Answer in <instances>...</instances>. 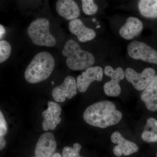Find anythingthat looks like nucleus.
I'll use <instances>...</instances> for the list:
<instances>
[{
    "label": "nucleus",
    "instance_id": "obj_13",
    "mask_svg": "<svg viewBox=\"0 0 157 157\" xmlns=\"http://www.w3.org/2000/svg\"><path fill=\"white\" fill-rule=\"evenodd\" d=\"M143 29V23L140 19L134 16H130L120 29L119 33L123 39L132 40L140 35Z\"/></svg>",
    "mask_w": 157,
    "mask_h": 157
},
{
    "label": "nucleus",
    "instance_id": "obj_20",
    "mask_svg": "<svg viewBox=\"0 0 157 157\" xmlns=\"http://www.w3.org/2000/svg\"><path fill=\"white\" fill-rule=\"evenodd\" d=\"M11 47L9 42L5 40L0 41V63L8 59L11 55Z\"/></svg>",
    "mask_w": 157,
    "mask_h": 157
},
{
    "label": "nucleus",
    "instance_id": "obj_8",
    "mask_svg": "<svg viewBox=\"0 0 157 157\" xmlns=\"http://www.w3.org/2000/svg\"><path fill=\"white\" fill-rule=\"evenodd\" d=\"M77 86L75 78L68 76L61 84L53 89L52 97L57 102H63L66 98L71 99L77 94Z\"/></svg>",
    "mask_w": 157,
    "mask_h": 157
},
{
    "label": "nucleus",
    "instance_id": "obj_25",
    "mask_svg": "<svg viewBox=\"0 0 157 157\" xmlns=\"http://www.w3.org/2000/svg\"><path fill=\"white\" fill-rule=\"evenodd\" d=\"M6 29L2 24L0 25V38L2 39L3 35L6 33Z\"/></svg>",
    "mask_w": 157,
    "mask_h": 157
},
{
    "label": "nucleus",
    "instance_id": "obj_12",
    "mask_svg": "<svg viewBox=\"0 0 157 157\" xmlns=\"http://www.w3.org/2000/svg\"><path fill=\"white\" fill-rule=\"evenodd\" d=\"M57 142L54 136L51 132H45L40 137L35 147L36 157H52L55 153Z\"/></svg>",
    "mask_w": 157,
    "mask_h": 157
},
{
    "label": "nucleus",
    "instance_id": "obj_27",
    "mask_svg": "<svg viewBox=\"0 0 157 157\" xmlns=\"http://www.w3.org/2000/svg\"><path fill=\"white\" fill-rule=\"evenodd\" d=\"M54 82L53 81H52V84L54 85Z\"/></svg>",
    "mask_w": 157,
    "mask_h": 157
},
{
    "label": "nucleus",
    "instance_id": "obj_21",
    "mask_svg": "<svg viewBox=\"0 0 157 157\" xmlns=\"http://www.w3.org/2000/svg\"><path fill=\"white\" fill-rule=\"evenodd\" d=\"M142 140L147 143L157 142V132L152 131H144L141 135Z\"/></svg>",
    "mask_w": 157,
    "mask_h": 157
},
{
    "label": "nucleus",
    "instance_id": "obj_5",
    "mask_svg": "<svg viewBox=\"0 0 157 157\" xmlns=\"http://www.w3.org/2000/svg\"><path fill=\"white\" fill-rule=\"evenodd\" d=\"M127 49L132 58L157 65V51L146 43L134 40L129 43Z\"/></svg>",
    "mask_w": 157,
    "mask_h": 157
},
{
    "label": "nucleus",
    "instance_id": "obj_2",
    "mask_svg": "<svg viewBox=\"0 0 157 157\" xmlns=\"http://www.w3.org/2000/svg\"><path fill=\"white\" fill-rule=\"evenodd\" d=\"M54 59L47 52L37 53L26 69L24 76L28 82L35 84L46 80L55 67Z\"/></svg>",
    "mask_w": 157,
    "mask_h": 157
},
{
    "label": "nucleus",
    "instance_id": "obj_16",
    "mask_svg": "<svg viewBox=\"0 0 157 157\" xmlns=\"http://www.w3.org/2000/svg\"><path fill=\"white\" fill-rule=\"evenodd\" d=\"M140 99L148 110L157 111V75L142 91Z\"/></svg>",
    "mask_w": 157,
    "mask_h": 157
},
{
    "label": "nucleus",
    "instance_id": "obj_1",
    "mask_svg": "<svg viewBox=\"0 0 157 157\" xmlns=\"http://www.w3.org/2000/svg\"><path fill=\"white\" fill-rule=\"evenodd\" d=\"M122 117V113L117 109L115 104L109 101H100L91 104L83 114L86 123L101 128L117 124Z\"/></svg>",
    "mask_w": 157,
    "mask_h": 157
},
{
    "label": "nucleus",
    "instance_id": "obj_11",
    "mask_svg": "<svg viewBox=\"0 0 157 157\" xmlns=\"http://www.w3.org/2000/svg\"><path fill=\"white\" fill-rule=\"evenodd\" d=\"M110 140L112 143L117 145L113 147V154L115 156L120 157L122 155L128 156L137 152L138 147L136 144L127 140L123 137L119 132L116 131L110 136Z\"/></svg>",
    "mask_w": 157,
    "mask_h": 157
},
{
    "label": "nucleus",
    "instance_id": "obj_23",
    "mask_svg": "<svg viewBox=\"0 0 157 157\" xmlns=\"http://www.w3.org/2000/svg\"><path fill=\"white\" fill-rule=\"evenodd\" d=\"M8 132V126L2 113L0 111V137H4Z\"/></svg>",
    "mask_w": 157,
    "mask_h": 157
},
{
    "label": "nucleus",
    "instance_id": "obj_26",
    "mask_svg": "<svg viewBox=\"0 0 157 157\" xmlns=\"http://www.w3.org/2000/svg\"><path fill=\"white\" fill-rule=\"evenodd\" d=\"M52 157H62V156L59 153H55Z\"/></svg>",
    "mask_w": 157,
    "mask_h": 157
},
{
    "label": "nucleus",
    "instance_id": "obj_24",
    "mask_svg": "<svg viewBox=\"0 0 157 157\" xmlns=\"http://www.w3.org/2000/svg\"><path fill=\"white\" fill-rule=\"evenodd\" d=\"M6 145V140L4 137H0V150L5 148Z\"/></svg>",
    "mask_w": 157,
    "mask_h": 157
},
{
    "label": "nucleus",
    "instance_id": "obj_28",
    "mask_svg": "<svg viewBox=\"0 0 157 157\" xmlns=\"http://www.w3.org/2000/svg\"><path fill=\"white\" fill-rule=\"evenodd\" d=\"M156 157H157V154H156Z\"/></svg>",
    "mask_w": 157,
    "mask_h": 157
},
{
    "label": "nucleus",
    "instance_id": "obj_17",
    "mask_svg": "<svg viewBox=\"0 0 157 157\" xmlns=\"http://www.w3.org/2000/svg\"><path fill=\"white\" fill-rule=\"evenodd\" d=\"M137 7L143 17L157 18V0H140L138 1Z\"/></svg>",
    "mask_w": 157,
    "mask_h": 157
},
{
    "label": "nucleus",
    "instance_id": "obj_18",
    "mask_svg": "<svg viewBox=\"0 0 157 157\" xmlns=\"http://www.w3.org/2000/svg\"><path fill=\"white\" fill-rule=\"evenodd\" d=\"M82 146L79 143L74 144L73 147L66 146L62 151V157H83L79 155Z\"/></svg>",
    "mask_w": 157,
    "mask_h": 157
},
{
    "label": "nucleus",
    "instance_id": "obj_6",
    "mask_svg": "<svg viewBox=\"0 0 157 157\" xmlns=\"http://www.w3.org/2000/svg\"><path fill=\"white\" fill-rule=\"evenodd\" d=\"M106 76L111 78L109 81L104 83L103 88L106 95L110 97H117L120 95L121 89L120 82L124 78V71L121 67L114 69L111 66L107 65L104 69Z\"/></svg>",
    "mask_w": 157,
    "mask_h": 157
},
{
    "label": "nucleus",
    "instance_id": "obj_22",
    "mask_svg": "<svg viewBox=\"0 0 157 157\" xmlns=\"http://www.w3.org/2000/svg\"><path fill=\"white\" fill-rule=\"evenodd\" d=\"M144 131H152L157 132V120L152 117L147 119Z\"/></svg>",
    "mask_w": 157,
    "mask_h": 157
},
{
    "label": "nucleus",
    "instance_id": "obj_19",
    "mask_svg": "<svg viewBox=\"0 0 157 157\" xmlns=\"http://www.w3.org/2000/svg\"><path fill=\"white\" fill-rule=\"evenodd\" d=\"M82 5L83 12L86 15H94L98 12V6L93 0H82Z\"/></svg>",
    "mask_w": 157,
    "mask_h": 157
},
{
    "label": "nucleus",
    "instance_id": "obj_3",
    "mask_svg": "<svg viewBox=\"0 0 157 157\" xmlns=\"http://www.w3.org/2000/svg\"><path fill=\"white\" fill-rule=\"evenodd\" d=\"M62 54L67 57L66 63L68 67L73 71L86 69L95 62L92 53L82 50L78 43L73 39H69L66 42Z\"/></svg>",
    "mask_w": 157,
    "mask_h": 157
},
{
    "label": "nucleus",
    "instance_id": "obj_14",
    "mask_svg": "<svg viewBox=\"0 0 157 157\" xmlns=\"http://www.w3.org/2000/svg\"><path fill=\"white\" fill-rule=\"evenodd\" d=\"M69 29L71 33L76 36L80 42L91 41L96 36V32L92 29L86 26L81 20L78 18L69 22Z\"/></svg>",
    "mask_w": 157,
    "mask_h": 157
},
{
    "label": "nucleus",
    "instance_id": "obj_7",
    "mask_svg": "<svg viewBox=\"0 0 157 157\" xmlns=\"http://www.w3.org/2000/svg\"><path fill=\"white\" fill-rule=\"evenodd\" d=\"M124 73L127 81L138 91H143L156 76L155 70L150 67L145 68L140 73L133 68H127Z\"/></svg>",
    "mask_w": 157,
    "mask_h": 157
},
{
    "label": "nucleus",
    "instance_id": "obj_9",
    "mask_svg": "<svg viewBox=\"0 0 157 157\" xmlns=\"http://www.w3.org/2000/svg\"><path fill=\"white\" fill-rule=\"evenodd\" d=\"M103 74L104 70L99 66L87 68L76 78L77 89L80 92H85L93 82L102 81Z\"/></svg>",
    "mask_w": 157,
    "mask_h": 157
},
{
    "label": "nucleus",
    "instance_id": "obj_15",
    "mask_svg": "<svg viewBox=\"0 0 157 157\" xmlns=\"http://www.w3.org/2000/svg\"><path fill=\"white\" fill-rule=\"evenodd\" d=\"M58 14L67 20L76 19L80 15L79 7L73 0H59L56 2Z\"/></svg>",
    "mask_w": 157,
    "mask_h": 157
},
{
    "label": "nucleus",
    "instance_id": "obj_10",
    "mask_svg": "<svg viewBox=\"0 0 157 157\" xmlns=\"http://www.w3.org/2000/svg\"><path fill=\"white\" fill-rule=\"evenodd\" d=\"M48 106L47 109L42 113L44 118L42 127L44 131L55 130L57 125L61 121V118L60 117L62 111L60 106L53 101L48 102Z\"/></svg>",
    "mask_w": 157,
    "mask_h": 157
},
{
    "label": "nucleus",
    "instance_id": "obj_4",
    "mask_svg": "<svg viewBox=\"0 0 157 157\" xmlns=\"http://www.w3.org/2000/svg\"><path fill=\"white\" fill-rule=\"evenodd\" d=\"M50 23L47 19L38 18L29 26L28 34L35 45L45 47H53L56 40L49 31Z\"/></svg>",
    "mask_w": 157,
    "mask_h": 157
}]
</instances>
